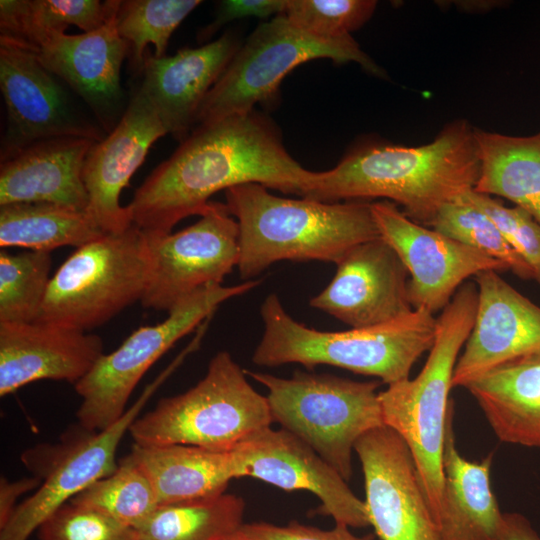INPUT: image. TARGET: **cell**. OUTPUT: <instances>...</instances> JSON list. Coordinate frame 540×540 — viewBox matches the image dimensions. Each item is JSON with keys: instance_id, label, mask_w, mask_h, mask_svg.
<instances>
[{"instance_id": "obj_1", "label": "cell", "mask_w": 540, "mask_h": 540, "mask_svg": "<svg viewBox=\"0 0 540 540\" xmlns=\"http://www.w3.org/2000/svg\"><path fill=\"white\" fill-rule=\"evenodd\" d=\"M319 178L288 153L277 126L253 110L196 126L127 206L133 225L162 236L182 219L200 216L219 191L256 183L306 197Z\"/></svg>"}, {"instance_id": "obj_17", "label": "cell", "mask_w": 540, "mask_h": 540, "mask_svg": "<svg viewBox=\"0 0 540 540\" xmlns=\"http://www.w3.org/2000/svg\"><path fill=\"white\" fill-rule=\"evenodd\" d=\"M330 283L309 305L351 328L384 324L412 312L409 272L381 237L351 248Z\"/></svg>"}, {"instance_id": "obj_33", "label": "cell", "mask_w": 540, "mask_h": 540, "mask_svg": "<svg viewBox=\"0 0 540 540\" xmlns=\"http://www.w3.org/2000/svg\"><path fill=\"white\" fill-rule=\"evenodd\" d=\"M50 252L0 251V323L34 322L49 282Z\"/></svg>"}, {"instance_id": "obj_26", "label": "cell", "mask_w": 540, "mask_h": 540, "mask_svg": "<svg viewBox=\"0 0 540 540\" xmlns=\"http://www.w3.org/2000/svg\"><path fill=\"white\" fill-rule=\"evenodd\" d=\"M127 456L150 479L159 506L219 496L234 479L228 452L182 444L134 443Z\"/></svg>"}, {"instance_id": "obj_35", "label": "cell", "mask_w": 540, "mask_h": 540, "mask_svg": "<svg viewBox=\"0 0 540 540\" xmlns=\"http://www.w3.org/2000/svg\"><path fill=\"white\" fill-rule=\"evenodd\" d=\"M376 7L374 0H287L283 15L307 33L339 39L365 25Z\"/></svg>"}, {"instance_id": "obj_6", "label": "cell", "mask_w": 540, "mask_h": 540, "mask_svg": "<svg viewBox=\"0 0 540 540\" xmlns=\"http://www.w3.org/2000/svg\"><path fill=\"white\" fill-rule=\"evenodd\" d=\"M227 351L218 352L205 376L187 391L162 398L129 428L138 445L182 444L229 452L251 434L271 427L266 396Z\"/></svg>"}, {"instance_id": "obj_16", "label": "cell", "mask_w": 540, "mask_h": 540, "mask_svg": "<svg viewBox=\"0 0 540 540\" xmlns=\"http://www.w3.org/2000/svg\"><path fill=\"white\" fill-rule=\"evenodd\" d=\"M58 79L31 50L0 36V88L8 120L1 158L47 138H105L79 114Z\"/></svg>"}, {"instance_id": "obj_37", "label": "cell", "mask_w": 540, "mask_h": 540, "mask_svg": "<svg viewBox=\"0 0 540 540\" xmlns=\"http://www.w3.org/2000/svg\"><path fill=\"white\" fill-rule=\"evenodd\" d=\"M481 209L499 228L511 247L532 269L540 284V224L526 210L505 206L498 198L471 190L461 196Z\"/></svg>"}, {"instance_id": "obj_18", "label": "cell", "mask_w": 540, "mask_h": 540, "mask_svg": "<svg viewBox=\"0 0 540 540\" xmlns=\"http://www.w3.org/2000/svg\"><path fill=\"white\" fill-rule=\"evenodd\" d=\"M478 302L474 324L458 357L452 387H464L510 360L540 353V307L499 272L475 276Z\"/></svg>"}, {"instance_id": "obj_10", "label": "cell", "mask_w": 540, "mask_h": 540, "mask_svg": "<svg viewBox=\"0 0 540 540\" xmlns=\"http://www.w3.org/2000/svg\"><path fill=\"white\" fill-rule=\"evenodd\" d=\"M260 283L251 279L233 286L206 285L174 306L164 321L138 328L116 350L103 354L74 384L82 399L76 412L80 427L102 431L112 426L127 411L138 382L163 354L211 317L220 304Z\"/></svg>"}, {"instance_id": "obj_30", "label": "cell", "mask_w": 540, "mask_h": 540, "mask_svg": "<svg viewBox=\"0 0 540 540\" xmlns=\"http://www.w3.org/2000/svg\"><path fill=\"white\" fill-rule=\"evenodd\" d=\"M244 500L234 494L160 505L136 528L137 540H223L243 524Z\"/></svg>"}, {"instance_id": "obj_8", "label": "cell", "mask_w": 540, "mask_h": 540, "mask_svg": "<svg viewBox=\"0 0 540 540\" xmlns=\"http://www.w3.org/2000/svg\"><path fill=\"white\" fill-rule=\"evenodd\" d=\"M152 269L148 240L135 225L82 245L51 277L36 322L90 330L141 301Z\"/></svg>"}, {"instance_id": "obj_27", "label": "cell", "mask_w": 540, "mask_h": 540, "mask_svg": "<svg viewBox=\"0 0 540 540\" xmlns=\"http://www.w3.org/2000/svg\"><path fill=\"white\" fill-rule=\"evenodd\" d=\"M480 163L474 191L502 197L540 224V127L528 136L474 130Z\"/></svg>"}, {"instance_id": "obj_2", "label": "cell", "mask_w": 540, "mask_h": 540, "mask_svg": "<svg viewBox=\"0 0 540 540\" xmlns=\"http://www.w3.org/2000/svg\"><path fill=\"white\" fill-rule=\"evenodd\" d=\"M474 130L466 120L457 119L427 144L354 149L335 167L321 171L306 197L324 202L381 198L430 227L446 204L476 185L480 163Z\"/></svg>"}, {"instance_id": "obj_32", "label": "cell", "mask_w": 540, "mask_h": 540, "mask_svg": "<svg viewBox=\"0 0 540 540\" xmlns=\"http://www.w3.org/2000/svg\"><path fill=\"white\" fill-rule=\"evenodd\" d=\"M69 501L102 512L134 529L141 526L159 506L150 479L128 456L119 461L114 472Z\"/></svg>"}, {"instance_id": "obj_29", "label": "cell", "mask_w": 540, "mask_h": 540, "mask_svg": "<svg viewBox=\"0 0 540 540\" xmlns=\"http://www.w3.org/2000/svg\"><path fill=\"white\" fill-rule=\"evenodd\" d=\"M118 0H1L0 30L5 37L33 51L45 38L74 25L84 32L102 27Z\"/></svg>"}, {"instance_id": "obj_36", "label": "cell", "mask_w": 540, "mask_h": 540, "mask_svg": "<svg viewBox=\"0 0 540 540\" xmlns=\"http://www.w3.org/2000/svg\"><path fill=\"white\" fill-rule=\"evenodd\" d=\"M38 529L40 540H137L134 528L70 501L53 512Z\"/></svg>"}, {"instance_id": "obj_22", "label": "cell", "mask_w": 540, "mask_h": 540, "mask_svg": "<svg viewBox=\"0 0 540 540\" xmlns=\"http://www.w3.org/2000/svg\"><path fill=\"white\" fill-rule=\"evenodd\" d=\"M104 354L102 339L42 322L0 323V396L35 381L76 384Z\"/></svg>"}, {"instance_id": "obj_34", "label": "cell", "mask_w": 540, "mask_h": 540, "mask_svg": "<svg viewBox=\"0 0 540 540\" xmlns=\"http://www.w3.org/2000/svg\"><path fill=\"white\" fill-rule=\"evenodd\" d=\"M430 227L502 262L518 278L534 280L530 266L511 247L492 219L462 197L446 204Z\"/></svg>"}, {"instance_id": "obj_11", "label": "cell", "mask_w": 540, "mask_h": 540, "mask_svg": "<svg viewBox=\"0 0 540 540\" xmlns=\"http://www.w3.org/2000/svg\"><path fill=\"white\" fill-rule=\"evenodd\" d=\"M171 364L150 383L125 414L102 431L83 429L56 445H42L22 455L24 464L42 480L35 493L17 505L0 540H27L60 506L118 467L116 452L131 424L157 388L177 366Z\"/></svg>"}, {"instance_id": "obj_25", "label": "cell", "mask_w": 540, "mask_h": 540, "mask_svg": "<svg viewBox=\"0 0 540 540\" xmlns=\"http://www.w3.org/2000/svg\"><path fill=\"white\" fill-rule=\"evenodd\" d=\"M465 388L500 441L540 448V353L505 362Z\"/></svg>"}, {"instance_id": "obj_5", "label": "cell", "mask_w": 540, "mask_h": 540, "mask_svg": "<svg viewBox=\"0 0 540 540\" xmlns=\"http://www.w3.org/2000/svg\"><path fill=\"white\" fill-rule=\"evenodd\" d=\"M477 302L476 284L464 283L437 317L434 343L419 374L379 392L384 425L407 444L437 526L444 489L442 458L449 392L459 353L474 324Z\"/></svg>"}, {"instance_id": "obj_21", "label": "cell", "mask_w": 540, "mask_h": 540, "mask_svg": "<svg viewBox=\"0 0 540 540\" xmlns=\"http://www.w3.org/2000/svg\"><path fill=\"white\" fill-rule=\"evenodd\" d=\"M241 45L226 32L197 48L173 56L145 55L139 90L169 134L180 143L196 125L199 109Z\"/></svg>"}, {"instance_id": "obj_24", "label": "cell", "mask_w": 540, "mask_h": 540, "mask_svg": "<svg viewBox=\"0 0 540 540\" xmlns=\"http://www.w3.org/2000/svg\"><path fill=\"white\" fill-rule=\"evenodd\" d=\"M454 402L446 423L443 474L444 489L438 527L443 540H501L503 513L491 490L493 455L479 462L462 457L453 431Z\"/></svg>"}, {"instance_id": "obj_41", "label": "cell", "mask_w": 540, "mask_h": 540, "mask_svg": "<svg viewBox=\"0 0 540 540\" xmlns=\"http://www.w3.org/2000/svg\"><path fill=\"white\" fill-rule=\"evenodd\" d=\"M501 540H540L530 521L522 514L503 513Z\"/></svg>"}, {"instance_id": "obj_4", "label": "cell", "mask_w": 540, "mask_h": 540, "mask_svg": "<svg viewBox=\"0 0 540 540\" xmlns=\"http://www.w3.org/2000/svg\"><path fill=\"white\" fill-rule=\"evenodd\" d=\"M264 331L252 355L258 366L298 363L312 369L330 365L373 376L391 385L410 371L434 343L437 318L423 309L372 327L320 331L296 321L275 293L260 308Z\"/></svg>"}, {"instance_id": "obj_38", "label": "cell", "mask_w": 540, "mask_h": 540, "mask_svg": "<svg viewBox=\"0 0 540 540\" xmlns=\"http://www.w3.org/2000/svg\"><path fill=\"white\" fill-rule=\"evenodd\" d=\"M238 540H374V535L356 536L343 524L330 530L291 521L284 526L265 522L242 524L233 534Z\"/></svg>"}, {"instance_id": "obj_23", "label": "cell", "mask_w": 540, "mask_h": 540, "mask_svg": "<svg viewBox=\"0 0 540 540\" xmlns=\"http://www.w3.org/2000/svg\"><path fill=\"white\" fill-rule=\"evenodd\" d=\"M95 142L77 136L47 138L1 158L0 206L49 202L87 210L82 172Z\"/></svg>"}, {"instance_id": "obj_7", "label": "cell", "mask_w": 540, "mask_h": 540, "mask_svg": "<svg viewBox=\"0 0 540 540\" xmlns=\"http://www.w3.org/2000/svg\"><path fill=\"white\" fill-rule=\"evenodd\" d=\"M268 391L273 422L309 445L348 482L357 440L385 426L379 381L297 370L290 378L245 370Z\"/></svg>"}, {"instance_id": "obj_31", "label": "cell", "mask_w": 540, "mask_h": 540, "mask_svg": "<svg viewBox=\"0 0 540 540\" xmlns=\"http://www.w3.org/2000/svg\"><path fill=\"white\" fill-rule=\"evenodd\" d=\"M201 3L199 0H119L116 29L129 47L133 69L142 72L148 44L154 45L155 57L166 56L171 35Z\"/></svg>"}, {"instance_id": "obj_14", "label": "cell", "mask_w": 540, "mask_h": 540, "mask_svg": "<svg viewBox=\"0 0 540 540\" xmlns=\"http://www.w3.org/2000/svg\"><path fill=\"white\" fill-rule=\"evenodd\" d=\"M233 478L252 477L285 491L306 490L320 500L318 513L349 528L370 526L366 505L309 445L290 432L261 429L228 452Z\"/></svg>"}, {"instance_id": "obj_12", "label": "cell", "mask_w": 540, "mask_h": 540, "mask_svg": "<svg viewBox=\"0 0 540 540\" xmlns=\"http://www.w3.org/2000/svg\"><path fill=\"white\" fill-rule=\"evenodd\" d=\"M152 269L141 299L147 309L169 312L209 284H222L239 261V227L227 206L210 201L194 224L147 236Z\"/></svg>"}, {"instance_id": "obj_15", "label": "cell", "mask_w": 540, "mask_h": 540, "mask_svg": "<svg viewBox=\"0 0 540 540\" xmlns=\"http://www.w3.org/2000/svg\"><path fill=\"white\" fill-rule=\"evenodd\" d=\"M363 470L369 523L380 540H443L405 441L381 426L354 446Z\"/></svg>"}, {"instance_id": "obj_28", "label": "cell", "mask_w": 540, "mask_h": 540, "mask_svg": "<svg viewBox=\"0 0 540 540\" xmlns=\"http://www.w3.org/2000/svg\"><path fill=\"white\" fill-rule=\"evenodd\" d=\"M104 233L87 210L49 202L0 206V246L50 252L85 245Z\"/></svg>"}, {"instance_id": "obj_19", "label": "cell", "mask_w": 540, "mask_h": 540, "mask_svg": "<svg viewBox=\"0 0 540 540\" xmlns=\"http://www.w3.org/2000/svg\"><path fill=\"white\" fill-rule=\"evenodd\" d=\"M167 133L138 88L115 128L89 150L82 172L89 198L87 211L104 233H120L133 225L128 206L120 205L121 191L153 143Z\"/></svg>"}, {"instance_id": "obj_13", "label": "cell", "mask_w": 540, "mask_h": 540, "mask_svg": "<svg viewBox=\"0 0 540 540\" xmlns=\"http://www.w3.org/2000/svg\"><path fill=\"white\" fill-rule=\"evenodd\" d=\"M380 237L398 254L409 272L413 309L442 311L464 281L485 271L508 267L482 252L408 218L394 203L371 202Z\"/></svg>"}, {"instance_id": "obj_42", "label": "cell", "mask_w": 540, "mask_h": 540, "mask_svg": "<svg viewBox=\"0 0 540 540\" xmlns=\"http://www.w3.org/2000/svg\"><path fill=\"white\" fill-rule=\"evenodd\" d=\"M223 540H238V539H236L233 535H231Z\"/></svg>"}, {"instance_id": "obj_3", "label": "cell", "mask_w": 540, "mask_h": 540, "mask_svg": "<svg viewBox=\"0 0 540 540\" xmlns=\"http://www.w3.org/2000/svg\"><path fill=\"white\" fill-rule=\"evenodd\" d=\"M225 199L239 227L243 279L283 260L336 264L354 246L380 237L368 201L292 199L256 183L227 189Z\"/></svg>"}, {"instance_id": "obj_39", "label": "cell", "mask_w": 540, "mask_h": 540, "mask_svg": "<svg viewBox=\"0 0 540 540\" xmlns=\"http://www.w3.org/2000/svg\"><path fill=\"white\" fill-rule=\"evenodd\" d=\"M287 0H225L219 2L215 19L200 33L201 40H207L223 25L242 18H268L283 15Z\"/></svg>"}, {"instance_id": "obj_40", "label": "cell", "mask_w": 540, "mask_h": 540, "mask_svg": "<svg viewBox=\"0 0 540 540\" xmlns=\"http://www.w3.org/2000/svg\"><path fill=\"white\" fill-rule=\"evenodd\" d=\"M42 480L37 477L22 478L15 481H9L5 477L0 479V529L3 528L17 506V499L34 489H37Z\"/></svg>"}, {"instance_id": "obj_20", "label": "cell", "mask_w": 540, "mask_h": 540, "mask_svg": "<svg viewBox=\"0 0 540 540\" xmlns=\"http://www.w3.org/2000/svg\"><path fill=\"white\" fill-rule=\"evenodd\" d=\"M117 7L99 29L76 35L54 33L32 51L48 71L84 100L107 133L127 108H123L120 71L129 47L116 29Z\"/></svg>"}, {"instance_id": "obj_9", "label": "cell", "mask_w": 540, "mask_h": 540, "mask_svg": "<svg viewBox=\"0 0 540 540\" xmlns=\"http://www.w3.org/2000/svg\"><path fill=\"white\" fill-rule=\"evenodd\" d=\"M319 58L355 62L375 76H385L352 36L320 38L294 26L284 15L275 16L259 24L239 47L204 99L195 127L253 111L276 93L291 70Z\"/></svg>"}]
</instances>
